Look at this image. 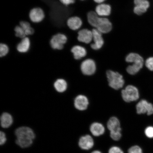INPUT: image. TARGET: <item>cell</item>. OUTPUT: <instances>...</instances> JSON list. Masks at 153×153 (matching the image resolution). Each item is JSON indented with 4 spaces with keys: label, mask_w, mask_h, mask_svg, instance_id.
Returning <instances> with one entry per match:
<instances>
[{
    "label": "cell",
    "mask_w": 153,
    "mask_h": 153,
    "mask_svg": "<svg viewBox=\"0 0 153 153\" xmlns=\"http://www.w3.org/2000/svg\"><path fill=\"white\" fill-rule=\"evenodd\" d=\"M81 68L83 74L90 76L95 73L96 70V66L94 61L91 59H88L82 62Z\"/></svg>",
    "instance_id": "obj_6"
},
{
    "label": "cell",
    "mask_w": 153,
    "mask_h": 153,
    "mask_svg": "<svg viewBox=\"0 0 153 153\" xmlns=\"http://www.w3.org/2000/svg\"><path fill=\"white\" fill-rule=\"evenodd\" d=\"M77 34L78 41L81 42L89 43L93 39L92 31L87 29L80 30L78 32Z\"/></svg>",
    "instance_id": "obj_12"
},
{
    "label": "cell",
    "mask_w": 153,
    "mask_h": 153,
    "mask_svg": "<svg viewBox=\"0 0 153 153\" xmlns=\"http://www.w3.org/2000/svg\"><path fill=\"white\" fill-rule=\"evenodd\" d=\"M81 1H84V0H81Z\"/></svg>",
    "instance_id": "obj_36"
},
{
    "label": "cell",
    "mask_w": 153,
    "mask_h": 153,
    "mask_svg": "<svg viewBox=\"0 0 153 153\" xmlns=\"http://www.w3.org/2000/svg\"><path fill=\"white\" fill-rule=\"evenodd\" d=\"M19 25L22 27L24 30L27 37L32 35L34 33V30L30 22L22 21L20 22Z\"/></svg>",
    "instance_id": "obj_22"
},
{
    "label": "cell",
    "mask_w": 153,
    "mask_h": 153,
    "mask_svg": "<svg viewBox=\"0 0 153 153\" xmlns=\"http://www.w3.org/2000/svg\"><path fill=\"white\" fill-rule=\"evenodd\" d=\"M121 129L116 131H110V137L113 140L115 141L119 140L121 138L122 134Z\"/></svg>",
    "instance_id": "obj_27"
},
{
    "label": "cell",
    "mask_w": 153,
    "mask_h": 153,
    "mask_svg": "<svg viewBox=\"0 0 153 153\" xmlns=\"http://www.w3.org/2000/svg\"><path fill=\"white\" fill-rule=\"evenodd\" d=\"M99 17L97 13L94 11H91L87 15L88 21L90 24L92 26L96 28Z\"/></svg>",
    "instance_id": "obj_24"
},
{
    "label": "cell",
    "mask_w": 153,
    "mask_h": 153,
    "mask_svg": "<svg viewBox=\"0 0 153 153\" xmlns=\"http://www.w3.org/2000/svg\"><path fill=\"white\" fill-rule=\"evenodd\" d=\"M122 96L123 100L126 102L136 101L139 97L138 90L134 86L128 85L122 91Z\"/></svg>",
    "instance_id": "obj_4"
},
{
    "label": "cell",
    "mask_w": 153,
    "mask_h": 153,
    "mask_svg": "<svg viewBox=\"0 0 153 153\" xmlns=\"http://www.w3.org/2000/svg\"><path fill=\"white\" fill-rule=\"evenodd\" d=\"M9 51L8 46L6 44L1 43L0 44V56L3 57L5 56Z\"/></svg>",
    "instance_id": "obj_26"
},
{
    "label": "cell",
    "mask_w": 153,
    "mask_h": 153,
    "mask_svg": "<svg viewBox=\"0 0 153 153\" xmlns=\"http://www.w3.org/2000/svg\"><path fill=\"white\" fill-rule=\"evenodd\" d=\"M14 31L15 36L19 39H22L27 37L24 30L20 25L17 26L15 28Z\"/></svg>",
    "instance_id": "obj_25"
},
{
    "label": "cell",
    "mask_w": 153,
    "mask_h": 153,
    "mask_svg": "<svg viewBox=\"0 0 153 153\" xmlns=\"http://www.w3.org/2000/svg\"><path fill=\"white\" fill-rule=\"evenodd\" d=\"M108 153H124V152L119 147L113 146L109 149Z\"/></svg>",
    "instance_id": "obj_31"
},
{
    "label": "cell",
    "mask_w": 153,
    "mask_h": 153,
    "mask_svg": "<svg viewBox=\"0 0 153 153\" xmlns=\"http://www.w3.org/2000/svg\"><path fill=\"white\" fill-rule=\"evenodd\" d=\"M109 85L115 90H118L123 87L124 81L123 76L119 73L109 70L106 72Z\"/></svg>",
    "instance_id": "obj_3"
},
{
    "label": "cell",
    "mask_w": 153,
    "mask_h": 153,
    "mask_svg": "<svg viewBox=\"0 0 153 153\" xmlns=\"http://www.w3.org/2000/svg\"><path fill=\"white\" fill-rule=\"evenodd\" d=\"M128 153H143L142 149L137 145H135L130 148Z\"/></svg>",
    "instance_id": "obj_28"
},
{
    "label": "cell",
    "mask_w": 153,
    "mask_h": 153,
    "mask_svg": "<svg viewBox=\"0 0 153 153\" xmlns=\"http://www.w3.org/2000/svg\"><path fill=\"white\" fill-rule=\"evenodd\" d=\"M68 38L64 34L58 33L53 35L50 41V45L53 49L61 50L64 48Z\"/></svg>",
    "instance_id": "obj_5"
},
{
    "label": "cell",
    "mask_w": 153,
    "mask_h": 153,
    "mask_svg": "<svg viewBox=\"0 0 153 153\" xmlns=\"http://www.w3.org/2000/svg\"><path fill=\"white\" fill-rule=\"evenodd\" d=\"M107 127L110 131L121 129L119 120L115 117H111L108 120Z\"/></svg>",
    "instance_id": "obj_20"
},
{
    "label": "cell",
    "mask_w": 153,
    "mask_h": 153,
    "mask_svg": "<svg viewBox=\"0 0 153 153\" xmlns=\"http://www.w3.org/2000/svg\"><path fill=\"white\" fill-rule=\"evenodd\" d=\"M54 86L56 91L62 93L65 91L68 87L67 82L63 79H58L55 82Z\"/></svg>",
    "instance_id": "obj_23"
},
{
    "label": "cell",
    "mask_w": 153,
    "mask_h": 153,
    "mask_svg": "<svg viewBox=\"0 0 153 153\" xmlns=\"http://www.w3.org/2000/svg\"><path fill=\"white\" fill-rule=\"evenodd\" d=\"M96 28L101 33H106L111 30L112 25L108 19L99 18Z\"/></svg>",
    "instance_id": "obj_9"
},
{
    "label": "cell",
    "mask_w": 153,
    "mask_h": 153,
    "mask_svg": "<svg viewBox=\"0 0 153 153\" xmlns=\"http://www.w3.org/2000/svg\"><path fill=\"white\" fill-rule=\"evenodd\" d=\"M1 125L3 128H7L11 125L13 122L12 117L7 113H4L1 116Z\"/></svg>",
    "instance_id": "obj_21"
},
{
    "label": "cell",
    "mask_w": 153,
    "mask_h": 153,
    "mask_svg": "<svg viewBox=\"0 0 153 153\" xmlns=\"http://www.w3.org/2000/svg\"><path fill=\"white\" fill-rule=\"evenodd\" d=\"M31 41L28 37H26L21 40L17 44L16 49L19 52L25 53L27 52L30 49L31 46Z\"/></svg>",
    "instance_id": "obj_16"
},
{
    "label": "cell",
    "mask_w": 153,
    "mask_h": 153,
    "mask_svg": "<svg viewBox=\"0 0 153 153\" xmlns=\"http://www.w3.org/2000/svg\"><path fill=\"white\" fill-rule=\"evenodd\" d=\"M90 129L92 134L95 137H99L102 135L105 131L104 126L102 124L97 122L92 124Z\"/></svg>",
    "instance_id": "obj_17"
},
{
    "label": "cell",
    "mask_w": 153,
    "mask_h": 153,
    "mask_svg": "<svg viewBox=\"0 0 153 153\" xmlns=\"http://www.w3.org/2000/svg\"><path fill=\"white\" fill-rule=\"evenodd\" d=\"M96 13L99 16H107L110 14L111 7L109 5L106 4H101L97 7Z\"/></svg>",
    "instance_id": "obj_19"
},
{
    "label": "cell",
    "mask_w": 153,
    "mask_h": 153,
    "mask_svg": "<svg viewBox=\"0 0 153 153\" xmlns=\"http://www.w3.org/2000/svg\"><path fill=\"white\" fill-rule=\"evenodd\" d=\"M45 17V12L40 7H34L30 11L29 18L30 22L39 23L43 21Z\"/></svg>",
    "instance_id": "obj_8"
},
{
    "label": "cell",
    "mask_w": 153,
    "mask_h": 153,
    "mask_svg": "<svg viewBox=\"0 0 153 153\" xmlns=\"http://www.w3.org/2000/svg\"><path fill=\"white\" fill-rule=\"evenodd\" d=\"M59 1L63 5L68 6L75 3L76 0H59Z\"/></svg>",
    "instance_id": "obj_32"
},
{
    "label": "cell",
    "mask_w": 153,
    "mask_h": 153,
    "mask_svg": "<svg viewBox=\"0 0 153 153\" xmlns=\"http://www.w3.org/2000/svg\"><path fill=\"white\" fill-rule=\"evenodd\" d=\"M66 24L70 30L76 31L81 27L83 22L79 17L74 16L71 17L68 19Z\"/></svg>",
    "instance_id": "obj_15"
},
{
    "label": "cell",
    "mask_w": 153,
    "mask_h": 153,
    "mask_svg": "<svg viewBox=\"0 0 153 153\" xmlns=\"http://www.w3.org/2000/svg\"><path fill=\"white\" fill-rule=\"evenodd\" d=\"M137 113L139 114H147L148 115L153 114V105L146 100H142L136 106Z\"/></svg>",
    "instance_id": "obj_7"
},
{
    "label": "cell",
    "mask_w": 153,
    "mask_h": 153,
    "mask_svg": "<svg viewBox=\"0 0 153 153\" xmlns=\"http://www.w3.org/2000/svg\"><path fill=\"white\" fill-rule=\"evenodd\" d=\"M91 153H102L100 152V151H95L94 152H92Z\"/></svg>",
    "instance_id": "obj_35"
},
{
    "label": "cell",
    "mask_w": 153,
    "mask_h": 153,
    "mask_svg": "<svg viewBox=\"0 0 153 153\" xmlns=\"http://www.w3.org/2000/svg\"><path fill=\"white\" fill-rule=\"evenodd\" d=\"M145 65L147 68L152 71H153V57H149L145 62Z\"/></svg>",
    "instance_id": "obj_30"
},
{
    "label": "cell",
    "mask_w": 153,
    "mask_h": 153,
    "mask_svg": "<svg viewBox=\"0 0 153 153\" xmlns=\"http://www.w3.org/2000/svg\"><path fill=\"white\" fill-rule=\"evenodd\" d=\"M15 134L17 137L16 144L22 148H27L30 146L35 137L32 130L26 127L18 128L15 131Z\"/></svg>",
    "instance_id": "obj_1"
},
{
    "label": "cell",
    "mask_w": 153,
    "mask_h": 153,
    "mask_svg": "<svg viewBox=\"0 0 153 153\" xmlns=\"http://www.w3.org/2000/svg\"><path fill=\"white\" fill-rule=\"evenodd\" d=\"M145 133L147 137L149 138H153V127L149 126L145 129Z\"/></svg>",
    "instance_id": "obj_29"
},
{
    "label": "cell",
    "mask_w": 153,
    "mask_h": 153,
    "mask_svg": "<svg viewBox=\"0 0 153 153\" xmlns=\"http://www.w3.org/2000/svg\"><path fill=\"white\" fill-rule=\"evenodd\" d=\"M71 51L76 60L81 59L87 54V51L85 48L80 45L74 46L72 48Z\"/></svg>",
    "instance_id": "obj_18"
},
{
    "label": "cell",
    "mask_w": 153,
    "mask_h": 153,
    "mask_svg": "<svg viewBox=\"0 0 153 153\" xmlns=\"http://www.w3.org/2000/svg\"><path fill=\"white\" fill-rule=\"evenodd\" d=\"M126 60L128 62L133 63L127 68L128 73L131 75L137 74L143 68L144 62L143 57L137 53H131L128 55Z\"/></svg>",
    "instance_id": "obj_2"
},
{
    "label": "cell",
    "mask_w": 153,
    "mask_h": 153,
    "mask_svg": "<svg viewBox=\"0 0 153 153\" xmlns=\"http://www.w3.org/2000/svg\"><path fill=\"white\" fill-rule=\"evenodd\" d=\"M1 140H0V144L1 145L4 144L6 141V137L5 135L3 132L1 131Z\"/></svg>",
    "instance_id": "obj_33"
},
{
    "label": "cell",
    "mask_w": 153,
    "mask_h": 153,
    "mask_svg": "<svg viewBox=\"0 0 153 153\" xmlns=\"http://www.w3.org/2000/svg\"><path fill=\"white\" fill-rule=\"evenodd\" d=\"M93 39L94 43L92 44L91 47L93 49L98 50L102 47L104 43V40L102 37V33L97 29H94L92 30Z\"/></svg>",
    "instance_id": "obj_11"
},
{
    "label": "cell",
    "mask_w": 153,
    "mask_h": 153,
    "mask_svg": "<svg viewBox=\"0 0 153 153\" xmlns=\"http://www.w3.org/2000/svg\"><path fill=\"white\" fill-rule=\"evenodd\" d=\"M78 145L82 149L89 150L93 148L94 145V141L91 136L87 135L80 138Z\"/></svg>",
    "instance_id": "obj_13"
},
{
    "label": "cell",
    "mask_w": 153,
    "mask_h": 153,
    "mask_svg": "<svg viewBox=\"0 0 153 153\" xmlns=\"http://www.w3.org/2000/svg\"><path fill=\"white\" fill-rule=\"evenodd\" d=\"M74 106L77 110L83 111L87 109L89 105L87 97L83 95H79L76 97L74 101Z\"/></svg>",
    "instance_id": "obj_14"
},
{
    "label": "cell",
    "mask_w": 153,
    "mask_h": 153,
    "mask_svg": "<svg viewBox=\"0 0 153 153\" xmlns=\"http://www.w3.org/2000/svg\"><path fill=\"white\" fill-rule=\"evenodd\" d=\"M135 6L134 11L135 14L140 15L146 12L150 6V4L148 0H134Z\"/></svg>",
    "instance_id": "obj_10"
},
{
    "label": "cell",
    "mask_w": 153,
    "mask_h": 153,
    "mask_svg": "<svg viewBox=\"0 0 153 153\" xmlns=\"http://www.w3.org/2000/svg\"><path fill=\"white\" fill-rule=\"evenodd\" d=\"M105 1H106V0H94L95 2L98 3H102Z\"/></svg>",
    "instance_id": "obj_34"
}]
</instances>
